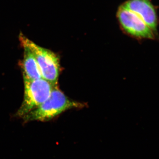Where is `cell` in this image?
I'll list each match as a JSON object with an SVG mask.
<instances>
[{
	"instance_id": "8992f818",
	"label": "cell",
	"mask_w": 159,
	"mask_h": 159,
	"mask_svg": "<svg viewBox=\"0 0 159 159\" xmlns=\"http://www.w3.org/2000/svg\"><path fill=\"white\" fill-rule=\"evenodd\" d=\"M22 47L24 56L22 68L24 79L35 80L43 78L39 66L34 55L28 48L25 46Z\"/></svg>"
},
{
	"instance_id": "7a4b0ae2",
	"label": "cell",
	"mask_w": 159,
	"mask_h": 159,
	"mask_svg": "<svg viewBox=\"0 0 159 159\" xmlns=\"http://www.w3.org/2000/svg\"><path fill=\"white\" fill-rule=\"evenodd\" d=\"M19 40L22 46L32 52L37 61L43 78L54 85H57L60 72L59 59L56 54L48 49L38 45L20 33Z\"/></svg>"
},
{
	"instance_id": "5b68a950",
	"label": "cell",
	"mask_w": 159,
	"mask_h": 159,
	"mask_svg": "<svg viewBox=\"0 0 159 159\" xmlns=\"http://www.w3.org/2000/svg\"><path fill=\"white\" fill-rule=\"evenodd\" d=\"M124 6L138 15L152 31H156V11L150 0H128Z\"/></svg>"
},
{
	"instance_id": "277c9868",
	"label": "cell",
	"mask_w": 159,
	"mask_h": 159,
	"mask_svg": "<svg viewBox=\"0 0 159 159\" xmlns=\"http://www.w3.org/2000/svg\"><path fill=\"white\" fill-rule=\"evenodd\" d=\"M117 15L122 28L128 34L139 38H154L152 30L138 15L126 8L124 5L119 7Z\"/></svg>"
},
{
	"instance_id": "6da1fadb",
	"label": "cell",
	"mask_w": 159,
	"mask_h": 159,
	"mask_svg": "<svg viewBox=\"0 0 159 159\" xmlns=\"http://www.w3.org/2000/svg\"><path fill=\"white\" fill-rule=\"evenodd\" d=\"M83 106L82 103L69 99L60 90L57 85L54 87L48 99L23 118L26 121H47L65 111Z\"/></svg>"
},
{
	"instance_id": "3957f363",
	"label": "cell",
	"mask_w": 159,
	"mask_h": 159,
	"mask_svg": "<svg viewBox=\"0 0 159 159\" xmlns=\"http://www.w3.org/2000/svg\"><path fill=\"white\" fill-rule=\"evenodd\" d=\"M24 98L16 113L17 116L22 118L48 99L55 86L43 78L35 80L24 79Z\"/></svg>"
}]
</instances>
